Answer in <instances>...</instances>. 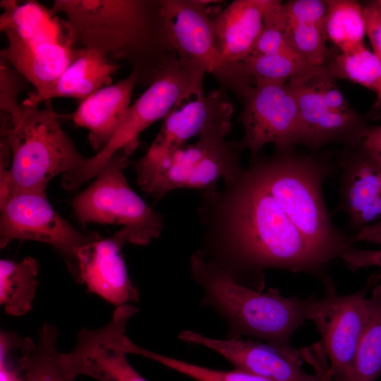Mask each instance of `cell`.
Wrapping results in <instances>:
<instances>
[{
  "mask_svg": "<svg viewBox=\"0 0 381 381\" xmlns=\"http://www.w3.org/2000/svg\"><path fill=\"white\" fill-rule=\"evenodd\" d=\"M220 210L219 249L236 281L262 291L267 269L322 277L328 263L310 246L253 163L234 181Z\"/></svg>",
  "mask_w": 381,
  "mask_h": 381,
  "instance_id": "6da1fadb",
  "label": "cell"
},
{
  "mask_svg": "<svg viewBox=\"0 0 381 381\" xmlns=\"http://www.w3.org/2000/svg\"><path fill=\"white\" fill-rule=\"evenodd\" d=\"M162 0H54L75 47L97 49L128 64L138 85L148 87L177 55L166 30Z\"/></svg>",
  "mask_w": 381,
  "mask_h": 381,
  "instance_id": "7a4b0ae2",
  "label": "cell"
},
{
  "mask_svg": "<svg viewBox=\"0 0 381 381\" xmlns=\"http://www.w3.org/2000/svg\"><path fill=\"white\" fill-rule=\"evenodd\" d=\"M190 274L202 288L203 306L216 310L227 322L230 338L241 337L290 344L306 320L315 298L286 297L277 289L262 292L236 281L202 250L190 258Z\"/></svg>",
  "mask_w": 381,
  "mask_h": 381,
  "instance_id": "3957f363",
  "label": "cell"
},
{
  "mask_svg": "<svg viewBox=\"0 0 381 381\" xmlns=\"http://www.w3.org/2000/svg\"><path fill=\"white\" fill-rule=\"evenodd\" d=\"M251 162L295 227L328 264L352 248L349 236L332 222L323 198V184L336 173L337 163L294 150Z\"/></svg>",
  "mask_w": 381,
  "mask_h": 381,
  "instance_id": "277c9868",
  "label": "cell"
},
{
  "mask_svg": "<svg viewBox=\"0 0 381 381\" xmlns=\"http://www.w3.org/2000/svg\"><path fill=\"white\" fill-rule=\"evenodd\" d=\"M15 116H3L1 145L9 153V166L1 169L0 196L20 191L45 193L56 176L82 167L87 158L62 129L51 105L20 104Z\"/></svg>",
  "mask_w": 381,
  "mask_h": 381,
  "instance_id": "5b68a950",
  "label": "cell"
},
{
  "mask_svg": "<svg viewBox=\"0 0 381 381\" xmlns=\"http://www.w3.org/2000/svg\"><path fill=\"white\" fill-rule=\"evenodd\" d=\"M205 73L200 67L178 54L169 61L131 105L109 143L95 156L87 158L82 167L64 176V186L73 189L96 176L107 161L119 151L131 155L138 145L141 132L156 121L164 119L187 97L203 91Z\"/></svg>",
  "mask_w": 381,
  "mask_h": 381,
  "instance_id": "8992f818",
  "label": "cell"
},
{
  "mask_svg": "<svg viewBox=\"0 0 381 381\" xmlns=\"http://www.w3.org/2000/svg\"><path fill=\"white\" fill-rule=\"evenodd\" d=\"M237 144L225 136L209 135L192 144H184L167 156L149 159L143 157L136 164L138 185L156 199L177 188H212L219 179L226 184L242 171Z\"/></svg>",
  "mask_w": 381,
  "mask_h": 381,
  "instance_id": "52a82bcc",
  "label": "cell"
},
{
  "mask_svg": "<svg viewBox=\"0 0 381 381\" xmlns=\"http://www.w3.org/2000/svg\"><path fill=\"white\" fill-rule=\"evenodd\" d=\"M128 156L124 151L114 155L72 205L80 222L121 225L127 243L144 246L159 236L162 218L130 187L124 175Z\"/></svg>",
  "mask_w": 381,
  "mask_h": 381,
  "instance_id": "ba28073f",
  "label": "cell"
},
{
  "mask_svg": "<svg viewBox=\"0 0 381 381\" xmlns=\"http://www.w3.org/2000/svg\"><path fill=\"white\" fill-rule=\"evenodd\" d=\"M217 1L162 0L171 44L178 56L210 74L221 89L241 99L254 86L243 62L229 63L221 54L207 5Z\"/></svg>",
  "mask_w": 381,
  "mask_h": 381,
  "instance_id": "9c48e42d",
  "label": "cell"
},
{
  "mask_svg": "<svg viewBox=\"0 0 381 381\" xmlns=\"http://www.w3.org/2000/svg\"><path fill=\"white\" fill-rule=\"evenodd\" d=\"M295 95L302 128V145L316 151L332 142L360 143L368 127L339 90L325 66L313 67L287 82Z\"/></svg>",
  "mask_w": 381,
  "mask_h": 381,
  "instance_id": "30bf717a",
  "label": "cell"
},
{
  "mask_svg": "<svg viewBox=\"0 0 381 381\" xmlns=\"http://www.w3.org/2000/svg\"><path fill=\"white\" fill-rule=\"evenodd\" d=\"M380 279V274H373L361 289L346 295L337 294L329 282L326 295L315 298L311 304L308 320L320 335L332 381H350L366 318V294Z\"/></svg>",
  "mask_w": 381,
  "mask_h": 381,
  "instance_id": "8fae6325",
  "label": "cell"
},
{
  "mask_svg": "<svg viewBox=\"0 0 381 381\" xmlns=\"http://www.w3.org/2000/svg\"><path fill=\"white\" fill-rule=\"evenodd\" d=\"M0 246L12 239L39 241L52 246L75 270V249L99 237L85 235L63 219L52 207L46 193L20 191L0 196Z\"/></svg>",
  "mask_w": 381,
  "mask_h": 381,
  "instance_id": "7c38bea8",
  "label": "cell"
},
{
  "mask_svg": "<svg viewBox=\"0 0 381 381\" xmlns=\"http://www.w3.org/2000/svg\"><path fill=\"white\" fill-rule=\"evenodd\" d=\"M243 101L240 120L244 135L237 145L248 148L251 159L267 144H273L276 151H289L302 143L299 109L287 83L254 85Z\"/></svg>",
  "mask_w": 381,
  "mask_h": 381,
  "instance_id": "4fadbf2b",
  "label": "cell"
},
{
  "mask_svg": "<svg viewBox=\"0 0 381 381\" xmlns=\"http://www.w3.org/2000/svg\"><path fill=\"white\" fill-rule=\"evenodd\" d=\"M138 311L130 304L116 307L111 319L97 329H81L74 349L60 353L59 363L66 381L80 375L99 381H147L130 364L121 346L126 324Z\"/></svg>",
  "mask_w": 381,
  "mask_h": 381,
  "instance_id": "5bb4252c",
  "label": "cell"
},
{
  "mask_svg": "<svg viewBox=\"0 0 381 381\" xmlns=\"http://www.w3.org/2000/svg\"><path fill=\"white\" fill-rule=\"evenodd\" d=\"M7 44L1 50L5 61L32 85V93L47 91L77 56L68 31L59 25L6 29Z\"/></svg>",
  "mask_w": 381,
  "mask_h": 381,
  "instance_id": "9a60e30c",
  "label": "cell"
},
{
  "mask_svg": "<svg viewBox=\"0 0 381 381\" xmlns=\"http://www.w3.org/2000/svg\"><path fill=\"white\" fill-rule=\"evenodd\" d=\"M181 341L208 348L229 361L235 369L274 381H319L315 375L302 369L301 350L255 339H220L192 330H183Z\"/></svg>",
  "mask_w": 381,
  "mask_h": 381,
  "instance_id": "2e32d148",
  "label": "cell"
},
{
  "mask_svg": "<svg viewBox=\"0 0 381 381\" xmlns=\"http://www.w3.org/2000/svg\"><path fill=\"white\" fill-rule=\"evenodd\" d=\"M233 107L226 91L214 90L190 95L180 102L164 119L160 131L143 156L162 158L194 137L226 136L231 128Z\"/></svg>",
  "mask_w": 381,
  "mask_h": 381,
  "instance_id": "e0dca14e",
  "label": "cell"
},
{
  "mask_svg": "<svg viewBox=\"0 0 381 381\" xmlns=\"http://www.w3.org/2000/svg\"><path fill=\"white\" fill-rule=\"evenodd\" d=\"M127 243L125 236L116 231L110 238L100 236L74 252L73 275L95 294L116 307L138 301L139 293L128 276L122 253Z\"/></svg>",
  "mask_w": 381,
  "mask_h": 381,
  "instance_id": "ac0fdd59",
  "label": "cell"
},
{
  "mask_svg": "<svg viewBox=\"0 0 381 381\" xmlns=\"http://www.w3.org/2000/svg\"><path fill=\"white\" fill-rule=\"evenodd\" d=\"M337 164L339 203L336 212L346 214L353 235L381 221V164L359 143L347 146Z\"/></svg>",
  "mask_w": 381,
  "mask_h": 381,
  "instance_id": "d6986e66",
  "label": "cell"
},
{
  "mask_svg": "<svg viewBox=\"0 0 381 381\" xmlns=\"http://www.w3.org/2000/svg\"><path fill=\"white\" fill-rule=\"evenodd\" d=\"M136 76L104 86L80 102L69 118L78 127L89 131L88 140L95 150H102L121 126L131 107ZM98 151V152H99Z\"/></svg>",
  "mask_w": 381,
  "mask_h": 381,
  "instance_id": "ffe728a7",
  "label": "cell"
},
{
  "mask_svg": "<svg viewBox=\"0 0 381 381\" xmlns=\"http://www.w3.org/2000/svg\"><path fill=\"white\" fill-rule=\"evenodd\" d=\"M119 65L102 52L80 47L73 61L54 84L42 94L30 93L21 104L39 106L57 97L73 98L82 101L99 89L111 85L112 75Z\"/></svg>",
  "mask_w": 381,
  "mask_h": 381,
  "instance_id": "44dd1931",
  "label": "cell"
},
{
  "mask_svg": "<svg viewBox=\"0 0 381 381\" xmlns=\"http://www.w3.org/2000/svg\"><path fill=\"white\" fill-rule=\"evenodd\" d=\"M267 0H235L213 18L219 50L229 63L243 61L254 49Z\"/></svg>",
  "mask_w": 381,
  "mask_h": 381,
  "instance_id": "7402d4cb",
  "label": "cell"
},
{
  "mask_svg": "<svg viewBox=\"0 0 381 381\" xmlns=\"http://www.w3.org/2000/svg\"><path fill=\"white\" fill-rule=\"evenodd\" d=\"M38 272V263L31 257L0 260V303L7 314L21 316L32 309Z\"/></svg>",
  "mask_w": 381,
  "mask_h": 381,
  "instance_id": "603a6c76",
  "label": "cell"
},
{
  "mask_svg": "<svg viewBox=\"0 0 381 381\" xmlns=\"http://www.w3.org/2000/svg\"><path fill=\"white\" fill-rule=\"evenodd\" d=\"M365 325L350 381H375L381 375V282L367 298Z\"/></svg>",
  "mask_w": 381,
  "mask_h": 381,
  "instance_id": "cb8c5ba5",
  "label": "cell"
},
{
  "mask_svg": "<svg viewBox=\"0 0 381 381\" xmlns=\"http://www.w3.org/2000/svg\"><path fill=\"white\" fill-rule=\"evenodd\" d=\"M56 328L44 323L36 344L31 341L20 351L18 365L28 381H66L59 363Z\"/></svg>",
  "mask_w": 381,
  "mask_h": 381,
  "instance_id": "d4e9b609",
  "label": "cell"
},
{
  "mask_svg": "<svg viewBox=\"0 0 381 381\" xmlns=\"http://www.w3.org/2000/svg\"><path fill=\"white\" fill-rule=\"evenodd\" d=\"M325 32L341 52L350 53L363 44L365 24L363 7L351 0H327Z\"/></svg>",
  "mask_w": 381,
  "mask_h": 381,
  "instance_id": "484cf974",
  "label": "cell"
},
{
  "mask_svg": "<svg viewBox=\"0 0 381 381\" xmlns=\"http://www.w3.org/2000/svg\"><path fill=\"white\" fill-rule=\"evenodd\" d=\"M324 66L335 78L347 79L374 91L377 97L373 108L381 106V61L364 45L352 52L335 55Z\"/></svg>",
  "mask_w": 381,
  "mask_h": 381,
  "instance_id": "4316f807",
  "label": "cell"
},
{
  "mask_svg": "<svg viewBox=\"0 0 381 381\" xmlns=\"http://www.w3.org/2000/svg\"><path fill=\"white\" fill-rule=\"evenodd\" d=\"M242 62L254 85L286 83L313 68L295 52L250 55Z\"/></svg>",
  "mask_w": 381,
  "mask_h": 381,
  "instance_id": "83f0119b",
  "label": "cell"
},
{
  "mask_svg": "<svg viewBox=\"0 0 381 381\" xmlns=\"http://www.w3.org/2000/svg\"><path fill=\"white\" fill-rule=\"evenodd\" d=\"M295 52L289 37V25L284 4L267 0L260 34L250 55Z\"/></svg>",
  "mask_w": 381,
  "mask_h": 381,
  "instance_id": "f1b7e54d",
  "label": "cell"
},
{
  "mask_svg": "<svg viewBox=\"0 0 381 381\" xmlns=\"http://www.w3.org/2000/svg\"><path fill=\"white\" fill-rule=\"evenodd\" d=\"M289 25L290 42L296 52L313 67L324 66L328 56L325 26L310 22H289Z\"/></svg>",
  "mask_w": 381,
  "mask_h": 381,
  "instance_id": "f546056e",
  "label": "cell"
},
{
  "mask_svg": "<svg viewBox=\"0 0 381 381\" xmlns=\"http://www.w3.org/2000/svg\"><path fill=\"white\" fill-rule=\"evenodd\" d=\"M148 358L195 381H274L241 370H219L150 351Z\"/></svg>",
  "mask_w": 381,
  "mask_h": 381,
  "instance_id": "4dcf8cb0",
  "label": "cell"
},
{
  "mask_svg": "<svg viewBox=\"0 0 381 381\" xmlns=\"http://www.w3.org/2000/svg\"><path fill=\"white\" fill-rule=\"evenodd\" d=\"M29 83L18 71L0 60V110L3 116L13 117L20 111L18 96Z\"/></svg>",
  "mask_w": 381,
  "mask_h": 381,
  "instance_id": "1f68e13d",
  "label": "cell"
},
{
  "mask_svg": "<svg viewBox=\"0 0 381 381\" xmlns=\"http://www.w3.org/2000/svg\"><path fill=\"white\" fill-rule=\"evenodd\" d=\"M289 22H310L325 25L327 1L322 0H292L284 4Z\"/></svg>",
  "mask_w": 381,
  "mask_h": 381,
  "instance_id": "d6a6232c",
  "label": "cell"
},
{
  "mask_svg": "<svg viewBox=\"0 0 381 381\" xmlns=\"http://www.w3.org/2000/svg\"><path fill=\"white\" fill-rule=\"evenodd\" d=\"M365 34L368 37L373 52L381 61V7L376 1L363 8Z\"/></svg>",
  "mask_w": 381,
  "mask_h": 381,
  "instance_id": "836d02e7",
  "label": "cell"
},
{
  "mask_svg": "<svg viewBox=\"0 0 381 381\" xmlns=\"http://www.w3.org/2000/svg\"><path fill=\"white\" fill-rule=\"evenodd\" d=\"M340 259L344 261L348 269L352 271L369 267L381 268V248L361 250L352 247L344 253Z\"/></svg>",
  "mask_w": 381,
  "mask_h": 381,
  "instance_id": "e575fe53",
  "label": "cell"
},
{
  "mask_svg": "<svg viewBox=\"0 0 381 381\" xmlns=\"http://www.w3.org/2000/svg\"><path fill=\"white\" fill-rule=\"evenodd\" d=\"M359 144L373 159L381 164V125L367 127Z\"/></svg>",
  "mask_w": 381,
  "mask_h": 381,
  "instance_id": "d590c367",
  "label": "cell"
},
{
  "mask_svg": "<svg viewBox=\"0 0 381 381\" xmlns=\"http://www.w3.org/2000/svg\"><path fill=\"white\" fill-rule=\"evenodd\" d=\"M0 381H28L17 362L14 366L6 351L0 349Z\"/></svg>",
  "mask_w": 381,
  "mask_h": 381,
  "instance_id": "8d00e7d4",
  "label": "cell"
},
{
  "mask_svg": "<svg viewBox=\"0 0 381 381\" xmlns=\"http://www.w3.org/2000/svg\"><path fill=\"white\" fill-rule=\"evenodd\" d=\"M352 244L358 241L373 242L381 245V221L361 229L350 235Z\"/></svg>",
  "mask_w": 381,
  "mask_h": 381,
  "instance_id": "74e56055",
  "label": "cell"
},
{
  "mask_svg": "<svg viewBox=\"0 0 381 381\" xmlns=\"http://www.w3.org/2000/svg\"><path fill=\"white\" fill-rule=\"evenodd\" d=\"M378 5L381 7V0H377L376 1Z\"/></svg>",
  "mask_w": 381,
  "mask_h": 381,
  "instance_id": "f35d334b",
  "label": "cell"
}]
</instances>
